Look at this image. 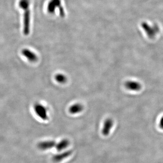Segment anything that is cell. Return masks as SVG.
Here are the masks:
<instances>
[{"label": "cell", "mask_w": 163, "mask_h": 163, "mask_svg": "<svg viewBox=\"0 0 163 163\" xmlns=\"http://www.w3.org/2000/svg\"><path fill=\"white\" fill-rule=\"evenodd\" d=\"M30 5L29 0H20V7L24 11L23 16V33L26 35H28L30 32L31 11Z\"/></svg>", "instance_id": "6da1fadb"}, {"label": "cell", "mask_w": 163, "mask_h": 163, "mask_svg": "<svg viewBox=\"0 0 163 163\" xmlns=\"http://www.w3.org/2000/svg\"><path fill=\"white\" fill-rule=\"evenodd\" d=\"M59 8L60 16L63 17L65 16L64 9L61 5V0H51L48 5V11L49 13L53 14L56 8Z\"/></svg>", "instance_id": "7a4b0ae2"}, {"label": "cell", "mask_w": 163, "mask_h": 163, "mask_svg": "<svg viewBox=\"0 0 163 163\" xmlns=\"http://www.w3.org/2000/svg\"><path fill=\"white\" fill-rule=\"evenodd\" d=\"M143 30L150 39H153L159 32V28L156 25L151 26L146 22H143L141 25Z\"/></svg>", "instance_id": "3957f363"}, {"label": "cell", "mask_w": 163, "mask_h": 163, "mask_svg": "<svg viewBox=\"0 0 163 163\" xmlns=\"http://www.w3.org/2000/svg\"><path fill=\"white\" fill-rule=\"evenodd\" d=\"M34 110L38 117L43 120L48 119L47 110L45 107L40 103H36L34 105Z\"/></svg>", "instance_id": "277c9868"}, {"label": "cell", "mask_w": 163, "mask_h": 163, "mask_svg": "<svg viewBox=\"0 0 163 163\" xmlns=\"http://www.w3.org/2000/svg\"><path fill=\"white\" fill-rule=\"evenodd\" d=\"M125 86L126 89L132 91H139L142 88L140 82L133 80H129L125 82Z\"/></svg>", "instance_id": "5b68a950"}, {"label": "cell", "mask_w": 163, "mask_h": 163, "mask_svg": "<svg viewBox=\"0 0 163 163\" xmlns=\"http://www.w3.org/2000/svg\"><path fill=\"white\" fill-rule=\"evenodd\" d=\"M56 143L54 140H46L39 142L37 145V147L39 149L42 150L51 149L56 146Z\"/></svg>", "instance_id": "8992f818"}, {"label": "cell", "mask_w": 163, "mask_h": 163, "mask_svg": "<svg viewBox=\"0 0 163 163\" xmlns=\"http://www.w3.org/2000/svg\"><path fill=\"white\" fill-rule=\"evenodd\" d=\"M114 122L111 118L107 119L104 122L103 126L102 129V134L103 135L106 136H108L110 133V130L112 128Z\"/></svg>", "instance_id": "52a82bcc"}, {"label": "cell", "mask_w": 163, "mask_h": 163, "mask_svg": "<svg viewBox=\"0 0 163 163\" xmlns=\"http://www.w3.org/2000/svg\"><path fill=\"white\" fill-rule=\"evenodd\" d=\"M21 53H22V55L24 57H26L28 60L32 62L36 61L38 60L37 55L28 49H23L21 51Z\"/></svg>", "instance_id": "ba28073f"}, {"label": "cell", "mask_w": 163, "mask_h": 163, "mask_svg": "<svg viewBox=\"0 0 163 163\" xmlns=\"http://www.w3.org/2000/svg\"><path fill=\"white\" fill-rule=\"evenodd\" d=\"M72 154L71 150H67L59 154H55L52 157V160L55 163H59L64 159L68 158Z\"/></svg>", "instance_id": "9c48e42d"}, {"label": "cell", "mask_w": 163, "mask_h": 163, "mask_svg": "<svg viewBox=\"0 0 163 163\" xmlns=\"http://www.w3.org/2000/svg\"><path fill=\"white\" fill-rule=\"evenodd\" d=\"M69 144H70V142L69 140L67 139H64L61 140L58 144H56L55 147H56L57 150L58 151H61L67 148L69 146Z\"/></svg>", "instance_id": "30bf717a"}, {"label": "cell", "mask_w": 163, "mask_h": 163, "mask_svg": "<svg viewBox=\"0 0 163 163\" xmlns=\"http://www.w3.org/2000/svg\"><path fill=\"white\" fill-rule=\"evenodd\" d=\"M83 108V106L81 104L76 103L70 107L69 109V111L71 114H77L82 111Z\"/></svg>", "instance_id": "8fae6325"}, {"label": "cell", "mask_w": 163, "mask_h": 163, "mask_svg": "<svg viewBox=\"0 0 163 163\" xmlns=\"http://www.w3.org/2000/svg\"><path fill=\"white\" fill-rule=\"evenodd\" d=\"M55 80L58 82L60 83H65L67 81V78L63 74H57L55 75Z\"/></svg>", "instance_id": "7c38bea8"}, {"label": "cell", "mask_w": 163, "mask_h": 163, "mask_svg": "<svg viewBox=\"0 0 163 163\" xmlns=\"http://www.w3.org/2000/svg\"><path fill=\"white\" fill-rule=\"evenodd\" d=\"M159 127L163 130V116L161 117L159 122Z\"/></svg>", "instance_id": "4fadbf2b"}]
</instances>
